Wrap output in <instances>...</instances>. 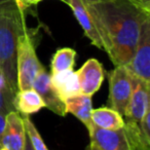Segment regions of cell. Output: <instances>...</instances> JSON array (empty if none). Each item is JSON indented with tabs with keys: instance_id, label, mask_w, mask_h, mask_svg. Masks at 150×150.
<instances>
[{
	"instance_id": "cell-1",
	"label": "cell",
	"mask_w": 150,
	"mask_h": 150,
	"mask_svg": "<svg viewBox=\"0 0 150 150\" xmlns=\"http://www.w3.org/2000/svg\"><path fill=\"white\" fill-rule=\"evenodd\" d=\"M86 6L98 30L103 50L115 67L127 65L150 15L127 0H97L86 2Z\"/></svg>"
},
{
	"instance_id": "cell-2",
	"label": "cell",
	"mask_w": 150,
	"mask_h": 150,
	"mask_svg": "<svg viewBox=\"0 0 150 150\" xmlns=\"http://www.w3.org/2000/svg\"><path fill=\"white\" fill-rule=\"evenodd\" d=\"M23 13L15 0H0V73L15 93L18 92V41L27 30Z\"/></svg>"
},
{
	"instance_id": "cell-3",
	"label": "cell",
	"mask_w": 150,
	"mask_h": 150,
	"mask_svg": "<svg viewBox=\"0 0 150 150\" xmlns=\"http://www.w3.org/2000/svg\"><path fill=\"white\" fill-rule=\"evenodd\" d=\"M42 68L36 54L35 46L27 30L20 35L17 47L18 91L30 90L38 71Z\"/></svg>"
},
{
	"instance_id": "cell-4",
	"label": "cell",
	"mask_w": 150,
	"mask_h": 150,
	"mask_svg": "<svg viewBox=\"0 0 150 150\" xmlns=\"http://www.w3.org/2000/svg\"><path fill=\"white\" fill-rule=\"evenodd\" d=\"M108 76L110 108L123 116L132 95V75L125 66H117Z\"/></svg>"
},
{
	"instance_id": "cell-5",
	"label": "cell",
	"mask_w": 150,
	"mask_h": 150,
	"mask_svg": "<svg viewBox=\"0 0 150 150\" xmlns=\"http://www.w3.org/2000/svg\"><path fill=\"white\" fill-rule=\"evenodd\" d=\"M125 67L133 76L150 82V19L144 22L135 52Z\"/></svg>"
},
{
	"instance_id": "cell-6",
	"label": "cell",
	"mask_w": 150,
	"mask_h": 150,
	"mask_svg": "<svg viewBox=\"0 0 150 150\" xmlns=\"http://www.w3.org/2000/svg\"><path fill=\"white\" fill-rule=\"evenodd\" d=\"M132 95L123 116L129 120L140 121L150 110V82L132 75Z\"/></svg>"
},
{
	"instance_id": "cell-7",
	"label": "cell",
	"mask_w": 150,
	"mask_h": 150,
	"mask_svg": "<svg viewBox=\"0 0 150 150\" xmlns=\"http://www.w3.org/2000/svg\"><path fill=\"white\" fill-rule=\"evenodd\" d=\"M32 88L38 93L43 101L46 108L50 109L52 112L56 113L60 116H66V108H65V102L59 97L56 90L50 82V74L47 71L42 68L38 71L35 79L33 81Z\"/></svg>"
},
{
	"instance_id": "cell-8",
	"label": "cell",
	"mask_w": 150,
	"mask_h": 150,
	"mask_svg": "<svg viewBox=\"0 0 150 150\" xmlns=\"http://www.w3.org/2000/svg\"><path fill=\"white\" fill-rule=\"evenodd\" d=\"M26 137L27 134L22 115L18 111L9 112L6 115L5 129L0 139L2 150H24Z\"/></svg>"
},
{
	"instance_id": "cell-9",
	"label": "cell",
	"mask_w": 150,
	"mask_h": 150,
	"mask_svg": "<svg viewBox=\"0 0 150 150\" xmlns=\"http://www.w3.org/2000/svg\"><path fill=\"white\" fill-rule=\"evenodd\" d=\"M81 94L92 96L100 90L104 81V68L97 59H88L76 71Z\"/></svg>"
},
{
	"instance_id": "cell-10",
	"label": "cell",
	"mask_w": 150,
	"mask_h": 150,
	"mask_svg": "<svg viewBox=\"0 0 150 150\" xmlns=\"http://www.w3.org/2000/svg\"><path fill=\"white\" fill-rule=\"evenodd\" d=\"M90 137L91 142L100 150H133L123 127L108 131L94 125L90 132Z\"/></svg>"
},
{
	"instance_id": "cell-11",
	"label": "cell",
	"mask_w": 150,
	"mask_h": 150,
	"mask_svg": "<svg viewBox=\"0 0 150 150\" xmlns=\"http://www.w3.org/2000/svg\"><path fill=\"white\" fill-rule=\"evenodd\" d=\"M125 135L133 150H150V110L140 121H125Z\"/></svg>"
},
{
	"instance_id": "cell-12",
	"label": "cell",
	"mask_w": 150,
	"mask_h": 150,
	"mask_svg": "<svg viewBox=\"0 0 150 150\" xmlns=\"http://www.w3.org/2000/svg\"><path fill=\"white\" fill-rule=\"evenodd\" d=\"M64 2H66L71 7L73 15L78 21L79 25L81 26L84 34L91 40V42L96 47L103 50V44L101 41L100 35L98 33V30L95 26L94 21L86 8L83 0H65Z\"/></svg>"
},
{
	"instance_id": "cell-13",
	"label": "cell",
	"mask_w": 150,
	"mask_h": 150,
	"mask_svg": "<svg viewBox=\"0 0 150 150\" xmlns=\"http://www.w3.org/2000/svg\"><path fill=\"white\" fill-rule=\"evenodd\" d=\"M50 82L57 94L64 102L70 97L81 94L77 74L73 70L50 73Z\"/></svg>"
},
{
	"instance_id": "cell-14",
	"label": "cell",
	"mask_w": 150,
	"mask_h": 150,
	"mask_svg": "<svg viewBox=\"0 0 150 150\" xmlns=\"http://www.w3.org/2000/svg\"><path fill=\"white\" fill-rule=\"evenodd\" d=\"M65 108L67 113L73 114L86 125L88 133L92 131L94 127L92 121V96L79 94L74 97H70L65 100Z\"/></svg>"
},
{
	"instance_id": "cell-15",
	"label": "cell",
	"mask_w": 150,
	"mask_h": 150,
	"mask_svg": "<svg viewBox=\"0 0 150 150\" xmlns=\"http://www.w3.org/2000/svg\"><path fill=\"white\" fill-rule=\"evenodd\" d=\"M13 106L16 111L22 115H30L38 112L45 107L41 97L33 88L18 91L13 99Z\"/></svg>"
},
{
	"instance_id": "cell-16",
	"label": "cell",
	"mask_w": 150,
	"mask_h": 150,
	"mask_svg": "<svg viewBox=\"0 0 150 150\" xmlns=\"http://www.w3.org/2000/svg\"><path fill=\"white\" fill-rule=\"evenodd\" d=\"M92 121L94 125L103 129L115 131L123 127L125 119L122 115L110 107H101L92 110Z\"/></svg>"
},
{
	"instance_id": "cell-17",
	"label": "cell",
	"mask_w": 150,
	"mask_h": 150,
	"mask_svg": "<svg viewBox=\"0 0 150 150\" xmlns=\"http://www.w3.org/2000/svg\"><path fill=\"white\" fill-rule=\"evenodd\" d=\"M76 52L73 48H60L54 52L50 63V72L58 73L62 71L73 70L75 64Z\"/></svg>"
},
{
	"instance_id": "cell-18",
	"label": "cell",
	"mask_w": 150,
	"mask_h": 150,
	"mask_svg": "<svg viewBox=\"0 0 150 150\" xmlns=\"http://www.w3.org/2000/svg\"><path fill=\"white\" fill-rule=\"evenodd\" d=\"M16 93L8 86L3 75L0 73V112L7 115L9 112L16 111L13 99Z\"/></svg>"
},
{
	"instance_id": "cell-19",
	"label": "cell",
	"mask_w": 150,
	"mask_h": 150,
	"mask_svg": "<svg viewBox=\"0 0 150 150\" xmlns=\"http://www.w3.org/2000/svg\"><path fill=\"white\" fill-rule=\"evenodd\" d=\"M22 117H23L24 125H25L26 134H27L34 150H48L43 139L41 138L39 132H38L37 127H35V125L31 120L29 115H22Z\"/></svg>"
},
{
	"instance_id": "cell-20",
	"label": "cell",
	"mask_w": 150,
	"mask_h": 150,
	"mask_svg": "<svg viewBox=\"0 0 150 150\" xmlns=\"http://www.w3.org/2000/svg\"><path fill=\"white\" fill-rule=\"evenodd\" d=\"M136 7L150 15V0H127Z\"/></svg>"
},
{
	"instance_id": "cell-21",
	"label": "cell",
	"mask_w": 150,
	"mask_h": 150,
	"mask_svg": "<svg viewBox=\"0 0 150 150\" xmlns=\"http://www.w3.org/2000/svg\"><path fill=\"white\" fill-rule=\"evenodd\" d=\"M40 1H42V0H15V2L20 7V9L23 11L28 7L32 6V5H36Z\"/></svg>"
},
{
	"instance_id": "cell-22",
	"label": "cell",
	"mask_w": 150,
	"mask_h": 150,
	"mask_svg": "<svg viewBox=\"0 0 150 150\" xmlns=\"http://www.w3.org/2000/svg\"><path fill=\"white\" fill-rule=\"evenodd\" d=\"M5 122H6V115L0 112V139H1V136H2L3 132H4Z\"/></svg>"
},
{
	"instance_id": "cell-23",
	"label": "cell",
	"mask_w": 150,
	"mask_h": 150,
	"mask_svg": "<svg viewBox=\"0 0 150 150\" xmlns=\"http://www.w3.org/2000/svg\"><path fill=\"white\" fill-rule=\"evenodd\" d=\"M24 150H34V148L32 147V145H31V142H30L29 138H28V136L26 137V143H25V148H24Z\"/></svg>"
},
{
	"instance_id": "cell-24",
	"label": "cell",
	"mask_w": 150,
	"mask_h": 150,
	"mask_svg": "<svg viewBox=\"0 0 150 150\" xmlns=\"http://www.w3.org/2000/svg\"><path fill=\"white\" fill-rule=\"evenodd\" d=\"M86 150H100V149H99V148L97 147V146L95 145L94 143H92V142H91V143L88 144V146H86Z\"/></svg>"
},
{
	"instance_id": "cell-25",
	"label": "cell",
	"mask_w": 150,
	"mask_h": 150,
	"mask_svg": "<svg viewBox=\"0 0 150 150\" xmlns=\"http://www.w3.org/2000/svg\"><path fill=\"white\" fill-rule=\"evenodd\" d=\"M92 1H97V0H83L84 3H86V2H92Z\"/></svg>"
},
{
	"instance_id": "cell-26",
	"label": "cell",
	"mask_w": 150,
	"mask_h": 150,
	"mask_svg": "<svg viewBox=\"0 0 150 150\" xmlns=\"http://www.w3.org/2000/svg\"><path fill=\"white\" fill-rule=\"evenodd\" d=\"M0 150H2V146H1V144H0Z\"/></svg>"
},
{
	"instance_id": "cell-27",
	"label": "cell",
	"mask_w": 150,
	"mask_h": 150,
	"mask_svg": "<svg viewBox=\"0 0 150 150\" xmlns=\"http://www.w3.org/2000/svg\"><path fill=\"white\" fill-rule=\"evenodd\" d=\"M61 1H65V0H61Z\"/></svg>"
}]
</instances>
